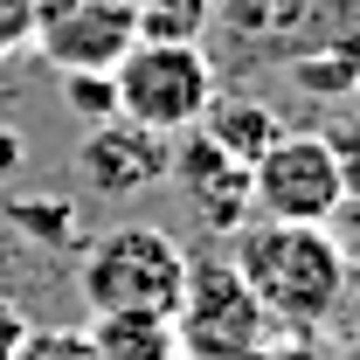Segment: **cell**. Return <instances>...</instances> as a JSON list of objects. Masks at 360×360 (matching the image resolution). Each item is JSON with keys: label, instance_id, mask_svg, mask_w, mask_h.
Masks as SVG:
<instances>
[{"label": "cell", "instance_id": "6da1fadb", "mask_svg": "<svg viewBox=\"0 0 360 360\" xmlns=\"http://www.w3.org/2000/svg\"><path fill=\"white\" fill-rule=\"evenodd\" d=\"M229 264L257 291L270 326H326L347 298V250L319 222H243L229 236Z\"/></svg>", "mask_w": 360, "mask_h": 360}, {"label": "cell", "instance_id": "7a4b0ae2", "mask_svg": "<svg viewBox=\"0 0 360 360\" xmlns=\"http://www.w3.org/2000/svg\"><path fill=\"white\" fill-rule=\"evenodd\" d=\"M187 284V250L160 222L104 229L77 264V291L90 312H174Z\"/></svg>", "mask_w": 360, "mask_h": 360}, {"label": "cell", "instance_id": "3957f363", "mask_svg": "<svg viewBox=\"0 0 360 360\" xmlns=\"http://www.w3.org/2000/svg\"><path fill=\"white\" fill-rule=\"evenodd\" d=\"M215 63L201 42H132L111 63V104L118 118H132L160 139H180L201 125V111L215 104Z\"/></svg>", "mask_w": 360, "mask_h": 360}, {"label": "cell", "instance_id": "277c9868", "mask_svg": "<svg viewBox=\"0 0 360 360\" xmlns=\"http://www.w3.org/2000/svg\"><path fill=\"white\" fill-rule=\"evenodd\" d=\"M174 333H180V360H257L270 319L257 305V291L236 277L229 257H201V264L187 257Z\"/></svg>", "mask_w": 360, "mask_h": 360}, {"label": "cell", "instance_id": "5b68a950", "mask_svg": "<svg viewBox=\"0 0 360 360\" xmlns=\"http://www.w3.org/2000/svg\"><path fill=\"white\" fill-rule=\"evenodd\" d=\"M347 208V187L333 167V146L319 132H277L270 153L250 167V215L264 222H333Z\"/></svg>", "mask_w": 360, "mask_h": 360}, {"label": "cell", "instance_id": "8992f818", "mask_svg": "<svg viewBox=\"0 0 360 360\" xmlns=\"http://www.w3.org/2000/svg\"><path fill=\"white\" fill-rule=\"evenodd\" d=\"M139 42L132 0H42L35 14V49L49 56L56 77H111V63Z\"/></svg>", "mask_w": 360, "mask_h": 360}, {"label": "cell", "instance_id": "52a82bcc", "mask_svg": "<svg viewBox=\"0 0 360 360\" xmlns=\"http://www.w3.org/2000/svg\"><path fill=\"white\" fill-rule=\"evenodd\" d=\"M167 180H174V194L187 201V215L208 229V236H236V229L250 222V167L229 160L215 139L180 132L174 153H167Z\"/></svg>", "mask_w": 360, "mask_h": 360}, {"label": "cell", "instance_id": "ba28073f", "mask_svg": "<svg viewBox=\"0 0 360 360\" xmlns=\"http://www.w3.org/2000/svg\"><path fill=\"white\" fill-rule=\"evenodd\" d=\"M167 153H174V139L146 132L132 118H104L77 139V180L104 201H125V194H146L167 180Z\"/></svg>", "mask_w": 360, "mask_h": 360}, {"label": "cell", "instance_id": "9c48e42d", "mask_svg": "<svg viewBox=\"0 0 360 360\" xmlns=\"http://www.w3.org/2000/svg\"><path fill=\"white\" fill-rule=\"evenodd\" d=\"M84 333L97 360H180L174 312H90Z\"/></svg>", "mask_w": 360, "mask_h": 360}, {"label": "cell", "instance_id": "30bf717a", "mask_svg": "<svg viewBox=\"0 0 360 360\" xmlns=\"http://www.w3.org/2000/svg\"><path fill=\"white\" fill-rule=\"evenodd\" d=\"M201 139H215L229 160H243V167H257L270 153V139L284 132L277 125V111L270 104H250V97H215L208 111H201V125H194Z\"/></svg>", "mask_w": 360, "mask_h": 360}, {"label": "cell", "instance_id": "8fae6325", "mask_svg": "<svg viewBox=\"0 0 360 360\" xmlns=\"http://www.w3.org/2000/svg\"><path fill=\"white\" fill-rule=\"evenodd\" d=\"M139 42H201L208 28V0H132Z\"/></svg>", "mask_w": 360, "mask_h": 360}, {"label": "cell", "instance_id": "7c38bea8", "mask_svg": "<svg viewBox=\"0 0 360 360\" xmlns=\"http://www.w3.org/2000/svg\"><path fill=\"white\" fill-rule=\"evenodd\" d=\"M14 360H97V347H90L84 326H28Z\"/></svg>", "mask_w": 360, "mask_h": 360}, {"label": "cell", "instance_id": "4fadbf2b", "mask_svg": "<svg viewBox=\"0 0 360 360\" xmlns=\"http://www.w3.org/2000/svg\"><path fill=\"white\" fill-rule=\"evenodd\" d=\"M319 139L333 146V167H340V187H347V201H360V111L333 118Z\"/></svg>", "mask_w": 360, "mask_h": 360}, {"label": "cell", "instance_id": "5bb4252c", "mask_svg": "<svg viewBox=\"0 0 360 360\" xmlns=\"http://www.w3.org/2000/svg\"><path fill=\"white\" fill-rule=\"evenodd\" d=\"M56 84H63V97L77 104V118H84V125L118 118V104H111V77H90V70H77V77H56Z\"/></svg>", "mask_w": 360, "mask_h": 360}, {"label": "cell", "instance_id": "9a60e30c", "mask_svg": "<svg viewBox=\"0 0 360 360\" xmlns=\"http://www.w3.org/2000/svg\"><path fill=\"white\" fill-rule=\"evenodd\" d=\"M35 14H42V0H0V63L35 49Z\"/></svg>", "mask_w": 360, "mask_h": 360}, {"label": "cell", "instance_id": "2e32d148", "mask_svg": "<svg viewBox=\"0 0 360 360\" xmlns=\"http://www.w3.org/2000/svg\"><path fill=\"white\" fill-rule=\"evenodd\" d=\"M21 333H28V319L14 312V305H0V360H14V347H21Z\"/></svg>", "mask_w": 360, "mask_h": 360}]
</instances>
